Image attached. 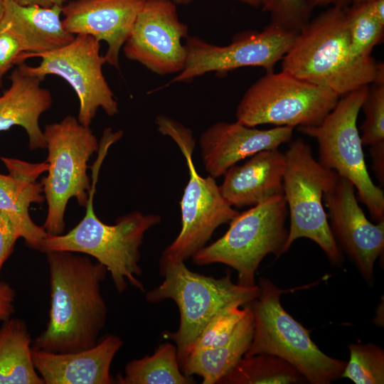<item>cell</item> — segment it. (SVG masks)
<instances>
[{
  "instance_id": "1",
  "label": "cell",
  "mask_w": 384,
  "mask_h": 384,
  "mask_svg": "<svg viewBox=\"0 0 384 384\" xmlns=\"http://www.w3.org/2000/svg\"><path fill=\"white\" fill-rule=\"evenodd\" d=\"M46 254L50 289L49 319L46 329L33 341V348L68 353L94 346L108 314L101 289L108 272L106 267L82 253Z\"/></svg>"
},
{
  "instance_id": "2",
  "label": "cell",
  "mask_w": 384,
  "mask_h": 384,
  "mask_svg": "<svg viewBox=\"0 0 384 384\" xmlns=\"http://www.w3.org/2000/svg\"><path fill=\"white\" fill-rule=\"evenodd\" d=\"M282 70L334 92L339 98L375 79L378 63L351 49L344 6H333L300 31L282 59Z\"/></svg>"
},
{
  "instance_id": "3",
  "label": "cell",
  "mask_w": 384,
  "mask_h": 384,
  "mask_svg": "<svg viewBox=\"0 0 384 384\" xmlns=\"http://www.w3.org/2000/svg\"><path fill=\"white\" fill-rule=\"evenodd\" d=\"M109 148L105 144L100 145L92 168V184L84 217L65 234H48L41 252L70 251L91 256L106 267L119 293L124 292L129 284L144 292V284L138 279L142 274L139 249L145 233L161 218L157 214L132 211L119 217L114 225H107L97 218L93 199L100 169Z\"/></svg>"
},
{
  "instance_id": "4",
  "label": "cell",
  "mask_w": 384,
  "mask_h": 384,
  "mask_svg": "<svg viewBox=\"0 0 384 384\" xmlns=\"http://www.w3.org/2000/svg\"><path fill=\"white\" fill-rule=\"evenodd\" d=\"M163 282L146 293L151 303L171 299L177 305L180 322L175 332L166 331L163 337L175 342L181 365L189 355L194 342L210 321L222 309L233 305L246 306L255 299L257 284L244 286L234 283L228 272L214 278L190 270L183 261L163 255L159 260Z\"/></svg>"
},
{
  "instance_id": "5",
  "label": "cell",
  "mask_w": 384,
  "mask_h": 384,
  "mask_svg": "<svg viewBox=\"0 0 384 384\" xmlns=\"http://www.w3.org/2000/svg\"><path fill=\"white\" fill-rule=\"evenodd\" d=\"M260 293L248 305L254 320L250 346L244 356L265 353L277 356L294 367L311 384H329L339 378L346 363L327 356L311 340L309 332L281 304L279 289L260 278Z\"/></svg>"
},
{
  "instance_id": "6",
  "label": "cell",
  "mask_w": 384,
  "mask_h": 384,
  "mask_svg": "<svg viewBox=\"0 0 384 384\" xmlns=\"http://www.w3.org/2000/svg\"><path fill=\"white\" fill-rule=\"evenodd\" d=\"M48 149V174L41 181L47 215L43 225L50 235L63 234L65 212L70 198L85 207L92 181L88 161L98 151L99 142L90 127L68 115L60 122L46 124L43 131Z\"/></svg>"
},
{
  "instance_id": "7",
  "label": "cell",
  "mask_w": 384,
  "mask_h": 384,
  "mask_svg": "<svg viewBox=\"0 0 384 384\" xmlns=\"http://www.w3.org/2000/svg\"><path fill=\"white\" fill-rule=\"evenodd\" d=\"M284 195L274 196L238 213L226 233L191 257L193 263L225 264L238 273V283L255 285L256 271L265 256L284 253L288 231Z\"/></svg>"
},
{
  "instance_id": "8",
  "label": "cell",
  "mask_w": 384,
  "mask_h": 384,
  "mask_svg": "<svg viewBox=\"0 0 384 384\" xmlns=\"http://www.w3.org/2000/svg\"><path fill=\"white\" fill-rule=\"evenodd\" d=\"M284 157L283 195L290 213V226L284 253L294 240L306 238L316 243L332 264L341 265L343 256L322 202L324 192L339 175L321 165L301 138L289 142Z\"/></svg>"
},
{
  "instance_id": "9",
  "label": "cell",
  "mask_w": 384,
  "mask_h": 384,
  "mask_svg": "<svg viewBox=\"0 0 384 384\" xmlns=\"http://www.w3.org/2000/svg\"><path fill=\"white\" fill-rule=\"evenodd\" d=\"M368 87H361L338 100L319 125L298 127V130L316 140L317 161L353 183L358 199L378 223L384 220V193L368 172L357 128L358 115Z\"/></svg>"
},
{
  "instance_id": "10",
  "label": "cell",
  "mask_w": 384,
  "mask_h": 384,
  "mask_svg": "<svg viewBox=\"0 0 384 384\" xmlns=\"http://www.w3.org/2000/svg\"><path fill=\"white\" fill-rule=\"evenodd\" d=\"M339 97L331 91L281 70L267 73L245 92L235 112L247 126L273 124L294 128L317 126Z\"/></svg>"
},
{
  "instance_id": "11",
  "label": "cell",
  "mask_w": 384,
  "mask_h": 384,
  "mask_svg": "<svg viewBox=\"0 0 384 384\" xmlns=\"http://www.w3.org/2000/svg\"><path fill=\"white\" fill-rule=\"evenodd\" d=\"M162 134L171 137L183 154L189 179L180 201L181 228L162 255L185 261L206 245L213 232L239 213L223 197L215 178L201 176L194 166L192 154L195 141L191 129L174 119L167 121Z\"/></svg>"
},
{
  "instance_id": "12",
  "label": "cell",
  "mask_w": 384,
  "mask_h": 384,
  "mask_svg": "<svg viewBox=\"0 0 384 384\" xmlns=\"http://www.w3.org/2000/svg\"><path fill=\"white\" fill-rule=\"evenodd\" d=\"M100 42L91 36L78 34L63 47L33 55L31 58L42 59L38 66L19 62L30 75L42 79L48 75H55L66 80L80 102L77 118L80 124L88 127L100 107L110 117L119 112L117 101L102 73L105 60L100 53Z\"/></svg>"
},
{
  "instance_id": "13",
  "label": "cell",
  "mask_w": 384,
  "mask_h": 384,
  "mask_svg": "<svg viewBox=\"0 0 384 384\" xmlns=\"http://www.w3.org/2000/svg\"><path fill=\"white\" fill-rule=\"evenodd\" d=\"M297 33L270 23L262 31L235 34L225 46L213 45L199 37L188 36L184 44L186 64L171 82H186L207 73H227L242 67H262L274 71L293 44Z\"/></svg>"
},
{
  "instance_id": "14",
  "label": "cell",
  "mask_w": 384,
  "mask_h": 384,
  "mask_svg": "<svg viewBox=\"0 0 384 384\" xmlns=\"http://www.w3.org/2000/svg\"><path fill=\"white\" fill-rule=\"evenodd\" d=\"M186 24L171 0H146L124 44L125 56L159 75L179 73L186 60Z\"/></svg>"
},
{
  "instance_id": "15",
  "label": "cell",
  "mask_w": 384,
  "mask_h": 384,
  "mask_svg": "<svg viewBox=\"0 0 384 384\" xmlns=\"http://www.w3.org/2000/svg\"><path fill=\"white\" fill-rule=\"evenodd\" d=\"M323 199L336 242L371 283L375 262L384 249V220L373 224L367 219L357 202L354 186L342 176L324 192Z\"/></svg>"
},
{
  "instance_id": "16",
  "label": "cell",
  "mask_w": 384,
  "mask_h": 384,
  "mask_svg": "<svg viewBox=\"0 0 384 384\" xmlns=\"http://www.w3.org/2000/svg\"><path fill=\"white\" fill-rule=\"evenodd\" d=\"M146 0H75L62 7V23L73 35L105 41V63L119 68V55Z\"/></svg>"
},
{
  "instance_id": "17",
  "label": "cell",
  "mask_w": 384,
  "mask_h": 384,
  "mask_svg": "<svg viewBox=\"0 0 384 384\" xmlns=\"http://www.w3.org/2000/svg\"><path fill=\"white\" fill-rule=\"evenodd\" d=\"M294 128L276 127L259 129L238 122L214 123L199 139L201 159L206 172L213 178L223 176L240 161L263 150L278 149L292 140Z\"/></svg>"
},
{
  "instance_id": "18",
  "label": "cell",
  "mask_w": 384,
  "mask_h": 384,
  "mask_svg": "<svg viewBox=\"0 0 384 384\" xmlns=\"http://www.w3.org/2000/svg\"><path fill=\"white\" fill-rule=\"evenodd\" d=\"M123 346L117 336L109 335L94 346L74 352L32 350L34 366L44 384H110L112 362Z\"/></svg>"
},
{
  "instance_id": "19",
  "label": "cell",
  "mask_w": 384,
  "mask_h": 384,
  "mask_svg": "<svg viewBox=\"0 0 384 384\" xmlns=\"http://www.w3.org/2000/svg\"><path fill=\"white\" fill-rule=\"evenodd\" d=\"M8 174H0V210L8 215L20 230L21 238L30 248L41 251L48 235L36 225L29 214L32 203L45 201L43 187L38 181L48 170V163H29L18 159L1 157Z\"/></svg>"
},
{
  "instance_id": "20",
  "label": "cell",
  "mask_w": 384,
  "mask_h": 384,
  "mask_svg": "<svg viewBox=\"0 0 384 384\" xmlns=\"http://www.w3.org/2000/svg\"><path fill=\"white\" fill-rule=\"evenodd\" d=\"M284 153L279 149L261 151L224 174L220 191L231 206H254L283 195Z\"/></svg>"
},
{
  "instance_id": "21",
  "label": "cell",
  "mask_w": 384,
  "mask_h": 384,
  "mask_svg": "<svg viewBox=\"0 0 384 384\" xmlns=\"http://www.w3.org/2000/svg\"><path fill=\"white\" fill-rule=\"evenodd\" d=\"M62 6L49 8L21 5L14 0H4L0 28L8 31L19 43L23 53L16 64L33 55L55 50L71 42L75 35L63 28Z\"/></svg>"
},
{
  "instance_id": "22",
  "label": "cell",
  "mask_w": 384,
  "mask_h": 384,
  "mask_svg": "<svg viewBox=\"0 0 384 384\" xmlns=\"http://www.w3.org/2000/svg\"><path fill=\"white\" fill-rule=\"evenodd\" d=\"M10 75V87L0 96V131L21 126L28 137L31 150L46 149L41 115L52 105L50 92L41 85L43 79L30 75L20 63Z\"/></svg>"
},
{
  "instance_id": "23",
  "label": "cell",
  "mask_w": 384,
  "mask_h": 384,
  "mask_svg": "<svg viewBox=\"0 0 384 384\" xmlns=\"http://www.w3.org/2000/svg\"><path fill=\"white\" fill-rule=\"evenodd\" d=\"M254 332V320L250 306L230 338L223 345L193 353L181 365L183 373L197 375L203 384H215L226 375L247 351Z\"/></svg>"
},
{
  "instance_id": "24",
  "label": "cell",
  "mask_w": 384,
  "mask_h": 384,
  "mask_svg": "<svg viewBox=\"0 0 384 384\" xmlns=\"http://www.w3.org/2000/svg\"><path fill=\"white\" fill-rule=\"evenodd\" d=\"M33 341L20 318L3 321L0 327V384H44L32 358Z\"/></svg>"
},
{
  "instance_id": "25",
  "label": "cell",
  "mask_w": 384,
  "mask_h": 384,
  "mask_svg": "<svg viewBox=\"0 0 384 384\" xmlns=\"http://www.w3.org/2000/svg\"><path fill=\"white\" fill-rule=\"evenodd\" d=\"M194 381L181 371L177 348L169 342L160 344L151 356L127 363L124 375H118L116 379L119 384H191Z\"/></svg>"
},
{
  "instance_id": "26",
  "label": "cell",
  "mask_w": 384,
  "mask_h": 384,
  "mask_svg": "<svg viewBox=\"0 0 384 384\" xmlns=\"http://www.w3.org/2000/svg\"><path fill=\"white\" fill-rule=\"evenodd\" d=\"M307 383L286 361L270 354L243 356L220 384H295Z\"/></svg>"
},
{
  "instance_id": "27",
  "label": "cell",
  "mask_w": 384,
  "mask_h": 384,
  "mask_svg": "<svg viewBox=\"0 0 384 384\" xmlns=\"http://www.w3.org/2000/svg\"><path fill=\"white\" fill-rule=\"evenodd\" d=\"M350 359L340 377L356 384L384 383V351L372 343H351Z\"/></svg>"
},
{
  "instance_id": "28",
  "label": "cell",
  "mask_w": 384,
  "mask_h": 384,
  "mask_svg": "<svg viewBox=\"0 0 384 384\" xmlns=\"http://www.w3.org/2000/svg\"><path fill=\"white\" fill-rule=\"evenodd\" d=\"M344 11L353 54L357 58L370 56L373 48L383 38L384 25L369 13L364 3L344 7Z\"/></svg>"
},
{
  "instance_id": "29",
  "label": "cell",
  "mask_w": 384,
  "mask_h": 384,
  "mask_svg": "<svg viewBox=\"0 0 384 384\" xmlns=\"http://www.w3.org/2000/svg\"><path fill=\"white\" fill-rule=\"evenodd\" d=\"M237 305L230 306L216 314L194 342L189 355L201 350L220 346L228 341L246 313L247 305L243 309Z\"/></svg>"
},
{
  "instance_id": "30",
  "label": "cell",
  "mask_w": 384,
  "mask_h": 384,
  "mask_svg": "<svg viewBox=\"0 0 384 384\" xmlns=\"http://www.w3.org/2000/svg\"><path fill=\"white\" fill-rule=\"evenodd\" d=\"M260 6L270 13V23L297 34L310 21L313 10L308 0H261Z\"/></svg>"
},
{
  "instance_id": "31",
  "label": "cell",
  "mask_w": 384,
  "mask_h": 384,
  "mask_svg": "<svg viewBox=\"0 0 384 384\" xmlns=\"http://www.w3.org/2000/svg\"><path fill=\"white\" fill-rule=\"evenodd\" d=\"M372 84L361 108L366 116L361 140L366 146L384 140V83Z\"/></svg>"
},
{
  "instance_id": "32",
  "label": "cell",
  "mask_w": 384,
  "mask_h": 384,
  "mask_svg": "<svg viewBox=\"0 0 384 384\" xmlns=\"http://www.w3.org/2000/svg\"><path fill=\"white\" fill-rule=\"evenodd\" d=\"M23 53L18 41L6 29L0 28V87L10 68L16 64L18 56Z\"/></svg>"
},
{
  "instance_id": "33",
  "label": "cell",
  "mask_w": 384,
  "mask_h": 384,
  "mask_svg": "<svg viewBox=\"0 0 384 384\" xmlns=\"http://www.w3.org/2000/svg\"><path fill=\"white\" fill-rule=\"evenodd\" d=\"M20 238L21 234L17 225L8 215L0 210V272Z\"/></svg>"
},
{
  "instance_id": "34",
  "label": "cell",
  "mask_w": 384,
  "mask_h": 384,
  "mask_svg": "<svg viewBox=\"0 0 384 384\" xmlns=\"http://www.w3.org/2000/svg\"><path fill=\"white\" fill-rule=\"evenodd\" d=\"M15 298L16 292L11 285L0 281V321H6L14 313Z\"/></svg>"
},
{
  "instance_id": "35",
  "label": "cell",
  "mask_w": 384,
  "mask_h": 384,
  "mask_svg": "<svg viewBox=\"0 0 384 384\" xmlns=\"http://www.w3.org/2000/svg\"><path fill=\"white\" fill-rule=\"evenodd\" d=\"M374 173L382 186L384 183V140L370 145Z\"/></svg>"
},
{
  "instance_id": "36",
  "label": "cell",
  "mask_w": 384,
  "mask_h": 384,
  "mask_svg": "<svg viewBox=\"0 0 384 384\" xmlns=\"http://www.w3.org/2000/svg\"><path fill=\"white\" fill-rule=\"evenodd\" d=\"M364 4L369 13L384 25V0H373Z\"/></svg>"
},
{
  "instance_id": "37",
  "label": "cell",
  "mask_w": 384,
  "mask_h": 384,
  "mask_svg": "<svg viewBox=\"0 0 384 384\" xmlns=\"http://www.w3.org/2000/svg\"><path fill=\"white\" fill-rule=\"evenodd\" d=\"M21 5H38L39 6L49 8L54 5L62 6L64 0H14Z\"/></svg>"
},
{
  "instance_id": "38",
  "label": "cell",
  "mask_w": 384,
  "mask_h": 384,
  "mask_svg": "<svg viewBox=\"0 0 384 384\" xmlns=\"http://www.w3.org/2000/svg\"><path fill=\"white\" fill-rule=\"evenodd\" d=\"M312 9L316 6H324L329 5L344 6L351 0H308Z\"/></svg>"
},
{
  "instance_id": "39",
  "label": "cell",
  "mask_w": 384,
  "mask_h": 384,
  "mask_svg": "<svg viewBox=\"0 0 384 384\" xmlns=\"http://www.w3.org/2000/svg\"><path fill=\"white\" fill-rule=\"evenodd\" d=\"M191 1V0H174V1L177 4H188ZM240 1L245 4H247L253 7L260 6L261 0H240Z\"/></svg>"
},
{
  "instance_id": "40",
  "label": "cell",
  "mask_w": 384,
  "mask_h": 384,
  "mask_svg": "<svg viewBox=\"0 0 384 384\" xmlns=\"http://www.w3.org/2000/svg\"><path fill=\"white\" fill-rule=\"evenodd\" d=\"M4 11V0H0V21L3 16Z\"/></svg>"
},
{
  "instance_id": "41",
  "label": "cell",
  "mask_w": 384,
  "mask_h": 384,
  "mask_svg": "<svg viewBox=\"0 0 384 384\" xmlns=\"http://www.w3.org/2000/svg\"><path fill=\"white\" fill-rule=\"evenodd\" d=\"M370 1H373V0H351V1L353 2V4H359L368 2Z\"/></svg>"
}]
</instances>
